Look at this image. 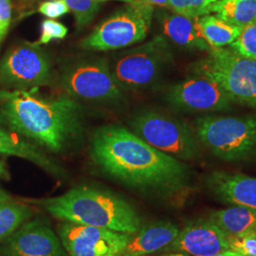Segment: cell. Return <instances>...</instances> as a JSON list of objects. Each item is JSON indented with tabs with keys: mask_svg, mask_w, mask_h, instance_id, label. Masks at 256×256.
<instances>
[{
	"mask_svg": "<svg viewBox=\"0 0 256 256\" xmlns=\"http://www.w3.org/2000/svg\"><path fill=\"white\" fill-rule=\"evenodd\" d=\"M90 155L104 176L150 196L173 200L180 198L189 187L190 172L186 165L122 126L97 129Z\"/></svg>",
	"mask_w": 256,
	"mask_h": 256,
	"instance_id": "cell-1",
	"label": "cell"
},
{
	"mask_svg": "<svg viewBox=\"0 0 256 256\" xmlns=\"http://www.w3.org/2000/svg\"><path fill=\"white\" fill-rule=\"evenodd\" d=\"M0 90V124L39 146L60 153L82 134V106L70 96Z\"/></svg>",
	"mask_w": 256,
	"mask_h": 256,
	"instance_id": "cell-2",
	"label": "cell"
},
{
	"mask_svg": "<svg viewBox=\"0 0 256 256\" xmlns=\"http://www.w3.org/2000/svg\"><path fill=\"white\" fill-rule=\"evenodd\" d=\"M32 202L57 220L135 234L142 227L136 209L113 192L79 186L59 196Z\"/></svg>",
	"mask_w": 256,
	"mask_h": 256,
	"instance_id": "cell-3",
	"label": "cell"
},
{
	"mask_svg": "<svg viewBox=\"0 0 256 256\" xmlns=\"http://www.w3.org/2000/svg\"><path fill=\"white\" fill-rule=\"evenodd\" d=\"M194 74L218 84L230 101L256 108V60L228 48H216L194 64Z\"/></svg>",
	"mask_w": 256,
	"mask_h": 256,
	"instance_id": "cell-4",
	"label": "cell"
},
{
	"mask_svg": "<svg viewBox=\"0 0 256 256\" xmlns=\"http://www.w3.org/2000/svg\"><path fill=\"white\" fill-rule=\"evenodd\" d=\"M131 132L149 146L182 160L200 155L198 137L180 120L158 111L138 113L129 122Z\"/></svg>",
	"mask_w": 256,
	"mask_h": 256,
	"instance_id": "cell-5",
	"label": "cell"
},
{
	"mask_svg": "<svg viewBox=\"0 0 256 256\" xmlns=\"http://www.w3.org/2000/svg\"><path fill=\"white\" fill-rule=\"evenodd\" d=\"M196 137L226 162L241 160L256 149V119L209 116L196 122Z\"/></svg>",
	"mask_w": 256,
	"mask_h": 256,
	"instance_id": "cell-6",
	"label": "cell"
},
{
	"mask_svg": "<svg viewBox=\"0 0 256 256\" xmlns=\"http://www.w3.org/2000/svg\"><path fill=\"white\" fill-rule=\"evenodd\" d=\"M153 6L138 1L115 12L81 43L84 50L108 52L132 46L146 38Z\"/></svg>",
	"mask_w": 256,
	"mask_h": 256,
	"instance_id": "cell-7",
	"label": "cell"
},
{
	"mask_svg": "<svg viewBox=\"0 0 256 256\" xmlns=\"http://www.w3.org/2000/svg\"><path fill=\"white\" fill-rule=\"evenodd\" d=\"M171 57L166 39L158 36L140 46L120 54L110 66L122 90H142L158 81Z\"/></svg>",
	"mask_w": 256,
	"mask_h": 256,
	"instance_id": "cell-8",
	"label": "cell"
},
{
	"mask_svg": "<svg viewBox=\"0 0 256 256\" xmlns=\"http://www.w3.org/2000/svg\"><path fill=\"white\" fill-rule=\"evenodd\" d=\"M61 82L74 99L92 102H119L122 90L115 81L111 66L104 58H88L68 66Z\"/></svg>",
	"mask_w": 256,
	"mask_h": 256,
	"instance_id": "cell-9",
	"label": "cell"
},
{
	"mask_svg": "<svg viewBox=\"0 0 256 256\" xmlns=\"http://www.w3.org/2000/svg\"><path fill=\"white\" fill-rule=\"evenodd\" d=\"M52 80L48 55L37 42L19 43L0 61V86L12 90H30Z\"/></svg>",
	"mask_w": 256,
	"mask_h": 256,
	"instance_id": "cell-10",
	"label": "cell"
},
{
	"mask_svg": "<svg viewBox=\"0 0 256 256\" xmlns=\"http://www.w3.org/2000/svg\"><path fill=\"white\" fill-rule=\"evenodd\" d=\"M59 238L68 256H119L133 234L64 221Z\"/></svg>",
	"mask_w": 256,
	"mask_h": 256,
	"instance_id": "cell-11",
	"label": "cell"
},
{
	"mask_svg": "<svg viewBox=\"0 0 256 256\" xmlns=\"http://www.w3.org/2000/svg\"><path fill=\"white\" fill-rule=\"evenodd\" d=\"M166 99L178 110L192 112L225 111L232 102L218 84L196 74L173 86Z\"/></svg>",
	"mask_w": 256,
	"mask_h": 256,
	"instance_id": "cell-12",
	"label": "cell"
},
{
	"mask_svg": "<svg viewBox=\"0 0 256 256\" xmlns=\"http://www.w3.org/2000/svg\"><path fill=\"white\" fill-rule=\"evenodd\" d=\"M3 256H68L61 240L45 220L25 222L0 247Z\"/></svg>",
	"mask_w": 256,
	"mask_h": 256,
	"instance_id": "cell-13",
	"label": "cell"
},
{
	"mask_svg": "<svg viewBox=\"0 0 256 256\" xmlns=\"http://www.w3.org/2000/svg\"><path fill=\"white\" fill-rule=\"evenodd\" d=\"M232 234L209 220L189 222L162 250L192 256H212L230 250Z\"/></svg>",
	"mask_w": 256,
	"mask_h": 256,
	"instance_id": "cell-14",
	"label": "cell"
},
{
	"mask_svg": "<svg viewBox=\"0 0 256 256\" xmlns=\"http://www.w3.org/2000/svg\"><path fill=\"white\" fill-rule=\"evenodd\" d=\"M210 192L224 204L256 210V178L246 174L214 172L206 178Z\"/></svg>",
	"mask_w": 256,
	"mask_h": 256,
	"instance_id": "cell-15",
	"label": "cell"
},
{
	"mask_svg": "<svg viewBox=\"0 0 256 256\" xmlns=\"http://www.w3.org/2000/svg\"><path fill=\"white\" fill-rule=\"evenodd\" d=\"M0 154L24 158L55 178H64L66 171L36 144L0 126Z\"/></svg>",
	"mask_w": 256,
	"mask_h": 256,
	"instance_id": "cell-16",
	"label": "cell"
},
{
	"mask_svg": "<svg viewBox=\"0 0 256 256\" xmlns=\"http://www.w3.org/2000/svg\"><path fill=\"white\" fill-rule=\"evenodd\" d=\"M180 232L176 225L168 221H158L142 227L133 234L128 246L119 256H146L168 246Z\"/></svg>",
	"mask_w": 256,
	"mask_h": 256,
	"instance_id": "cell-17",
	"label": "cell"
},
{
	"mask_svg": "<svg viewBox=\"0 0 256 256\" xmlns=\"http://www.w3.org/2000/svg\"><path fill=\"white\" fill-rule=\"evenodd\" d=\"M160 23L164 36L176 46L202 52L212 50L202 36L198 18H188L173 12L164 14Z\"/></svg>",
	"mask_w": 256,
	"mask_h": 256,
	"instance_id": "cell-18",
	"label": "cell"
},
{
	"mask_svg": "<svg viewBox=\"0 0 256 256\" xmlns=\"http://www.w3.org/2000/svg\"><path fill=\"white\" fill-rule=\"evenodd\" d=\"M208 220L230 234L256 236V210L254 209L232 206L210 212Z\"/></svg>",
	"mask_w": 256,
	"mask_h": 256,
	"instance_id": "cell-19",
	"label": "cell"
},
{
	"mask_svg": "<svg viewBox=\"0 0 256 256\" xmlns=\"http://www.w3.org/2000/svg\"><path fill=\"white\" fill-rule=\"evenodd\" d=\"M208 14L243 30L256 19V0H218L207 8Z\"/></svg>",
	"mask_w": 256,
	"mask_h": 256,
	"instance_id": "cell-20",
	"label": "cell"
},
{
	"mask_svg": "<svg viewBox=\"0 0 256 256\" xmlns=\"http://www.w3.org/2000/svg\"><path fill=\"white\" fill-rule=\"evenodd\" d=\"M202 36L212 48L229 46L242 32V28L230 25L214 14L198 18Z\"/></svg>",
	"mask_w": 256,
	"mask_h": 256,
	"instance_id": "cell-21",
	"label": "cell"
},
{
	"mask_svg": "<svg viewBox=\"0 0 256 256\" xmlns=\"http://www.w3.org/2000/svg\"><path fill=\"white\" fill-rule=\"evenodd\" d=\"M32 214V210L23 203L0 202V242L12 236Z\"/></svg>",
	"mask_w": 256,
	"mask_h": 256,
	"instance_id": "cell-22",
	"label": "cell"
},
{
	"mask_svg": "<svg viewBox=\"0 0 256 256\" xmlns=\"http://www.w3.org/2000/svg\"><path fill=\"white\" fill-rule=\"evenodd\" d=\"M64 2L74 12L76 25L80 28L90 24L99 10L97 0H64Z\"/></svg>",
	"mask_w": 256,
	"mask_h": 256,
	"instance_id": "cell-23",
	"label": "cell"
},
{
	"mask_svg": "<svg viewBox=\"0 0 256 256\" xmlns=\"http://www.w3.org/2000/svg\"><path fill=\"white\" fill-rule=\"evenodd\" d=\"M230 48L239 54L256 60V19L244 28Z\"/></svg>",
	"mask_w": 256,
	"mask_h": 256,
	"instance_id": "cell-24",
	"label": "cell"
},
{
	"mask_svg": "<svg viewBox=\"0 0 256 256\" xmlns=\"http://www.w3.org/2000/svg\"><path fill=\"white\" fill-rule=\"evenodd\" d=\"M174 12L188 18H200L206 14L207 8L218 0H169Z\"/></svg>",
	"mask_w": 256,
	"mask_h": 256,
	"instance_id": "cell-25",
	"label": "cell"
},
{
	"mask_svg": "<svg viewBox=\"0 0 256 256\" xmlns=\"http://www.w3.org/2000/svg\"><path fill=\"white\" fill-rule=\"evenodd\" d=\"M68 34V28L52 19H46L42 22V34L37 41L39 45H45L54 39H64Z\"/></svg>",
	"mask_w": 256,
	"mask_h": 256,
	"instance_id": "cell-26",
	"label": "cell"
},
{
	"mask_svg": "<svg viewBox=\"0 0 256 256\" xmlns=\"http://www.w3.org/2000/svg\"><path fill=\"white\" fill-rule=\"evenodd\" d=\"M230 250L245 256H256V236H236L232 234Z\"/></svg>",
	"mask_w": 256,
	"mask_h": 256,
	"instance_id": "cell-27",
	"label": "cell"
},
{
	"mask_svg": "<svg viewBox=\"0 0 256 256\" xmlns=\"http://www.w3.org/2000/svg\"><path fill=\"white\" fill-rule=\"evenodd\" d=\"M38 12L48 18H59L70 12L64 0H48L43 2Z\"/></svg>",
	"mask_w": 256,
	"mask_h": 256,
	"instance_id": "cell-28",
	"label": "cell"
},
{
	"mask_svg": "<svg viewBox=\"0 0 256 256\" xmlns=\"http://www.w3.org/2000/svg\"><path fill=\"white\" fill-rule=\"evenodd\" d=\"M12 20V0H0V44L6 37Z\"/></svg>",
	"mask_w": 256,
	"mask_h": 256,
	"instance_id": "cell-29",
	"label": "cell"
},
{
	"mask_svg": "<svg viewBox=\"0 0 256 256\" xmlns=\"http://www.w3.org/2000/svg\"><path fill=\"white\" fill-rule=\"evenodd\" d=\"M134 1H138V2L148 4V5H151V6H158V7L171 9V5H170L169 0H134Z\"/></svg>",
	"mask_w": 256,
	"mask_h": 256,
	"instance_id": "cell-30",
	"label": "cell"
},
{
	"mask_svg": "<svg viewBox=\"0 0 256 256\" xmlns=\"http://www.w3.org/2000/svg\"><path fill=\"white\" fill-rule=\"evenodd\" d=\"M0 180H9L10 173L6 167V164L4 162L0 160Z\"/></svg>",
	"mask_w": 256,
	"mask_h": 256,
	"instance_id": "cell-31",
	"label": "cell"
},
{
	"mask_svg": "<svg viewBox=\"0 0 256 256\" xmlns=\"http://www.w3.org/2000/svg\"><path fill=\"white\" fill-rule=\"evenodd\" d=\"M10 200H12L10 194L0 187V202H10Z\"/></svg>",
	"mask_w": 256,
	"mask_h": 256,
	"instance_id": "cell-32",
	"label": "cell"
},
{
	"mask_svg": "<svg viewBox=\"0 0 256 256\" xmlns=\"http://www.w3.org/2000/svg\"><path fill=\"white\" fill-rule=\"evenodd\" d=\"M245 256L241 254H239L238 252H234V250H227V252H221L218 254H214V256Z\"/></svg>",
	"mask_w": 256,
	"mask_h": 256,
	"instance_id": "cell-33",
	"label": "cell"
},
{
	"mask_svg": "<svg viewBox=\"0 0 256 256\" xmlns=\"http://www.w3.org/2000/svg\"><path fill=\"white\" fill-rule=\"evenodd\" d=\"M187 256L186 254H182V252H172V254H166V256Z\"/></svg>",
	"mask_w": 256,
	"mask_h": 256,
	"instance_id": "cell-34",
	"label": "cell"
},
{
	"mask_svg": "<svg viewBox=\"0 0 256 256\" xmlns=\"http://www.w3.org/2000/svg\"><path fill=\"white\" fill-rule=\"evenodd\" d=\"M97 1H106V0H97ZM120 1H124V2H126V3L134 2V0H120Z\"/></svg>",
	"mask_w": 256,
	"mask_h": 256,
	"instance_id": "cell-35",
	"label": "cell"
}]
</instances>
